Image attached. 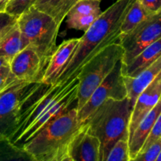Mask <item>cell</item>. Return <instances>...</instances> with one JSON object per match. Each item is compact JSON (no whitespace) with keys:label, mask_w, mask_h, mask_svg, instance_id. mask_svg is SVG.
I'll use <instances>...</instances> for the list:
<instances>
[{"label":"cell","mask_w":161,"mask_h":161,"mask_svg":"<svg viewBox=\"0 0 161 161\" xmlns=\"http://www.w3.org/2000/svg\"><path fill=\"white\" fill-rule=\"evenodd\" d=\"M78 86L77 77L63 85L39 83L24 103L16 130L9 140L22 147L53 119L77 107Z\"/></svg>","instance_id":"cell-1"},{"label":"cell","mask_w":161,"mask_h":161,"mask_svg":"<svg viewBox=\"0 0 161 161\" xmlns=\"http://www.w3.org/2000/svg\"><path fill=\"white\" fill-rule=\"evenodd\" d=\"M133 0H118L102 13L80 38L69 62L53 85H63L78 75L86 63L102 50L119 40L120 27Z\"/></svg>","instance_id":"cell-2"},{"label":"cell","mask_w":161,"mask_h":161,"mask_svg":"<svg viewBox=\"0 0 161 161\" xmlns=\"http://www.w3.org/2000/svg\"><path fill=\"white\" fill-rule=\"evenodd\" d=\"M132 111L133 107L127 97L123 100L108 99L83 123L87 131L100 142V161H106L119 140L128 141Z\"/></svg>","instance_id":"cell-3"},{"label":"cell","mask_w":161,"mask_h":161,"mask_svg":"<svg viewBox=\"0 0 161 161\" xmlns=\"http://www.w3.org/2000/svg\"><path fill=\"white\" fill-rule=\"evenodd\" d=\"M77 107L53 119L22 147L36 161H58L68 155L69 146L80 131Z\"/></svg>","instance_id":"cell-4"},{"label":"cell","mask_w":161,"mask_h":161,"mask_svg":"<svg viewBox=\"0 0 161 161\" xmlns=\"http://www.w3.org/2000/svg\"><path fill=\"white\" fill-rule=\"evenodd\" d=\"M24 48L29 47L40 58L47 69L57 49L59 25L47 14L31 6L17 18Z\"/></svg>","instance_id":"cell-5"},{"label":"cell","mask_w":161,"mask_h":161,"mask_svg":"<svg viewBox=\"0 0 161 161\" xmlns=\"http://www.w3.org/2000/svg\"><path fill=\"white\" fill-rule=\"evenodd\" d=\"M124 49L118 42L109 45L83 66L77 75L79 80L77 92V111L84 105L96 88L103 82L121 61Z\"/></svg>","instance_id":"cell-6"},{"label":"cell","mask_w":161,"mask_h":161,"mask_svg":"<svg viewBox=\"0 0 161 161\" xmlns=\"http://www.w3.org/2000/svg\"><path fill=\"white\" fill-rule=\"evenodd\" d=\"M39 83L17 82L0 91V137L11 138L24 103Z\"/></svg>","instance_id":"cell-7"},{"label":"cell","mask_w":161,"mask_h":161,"mask_svg":"<svg viewBox=\"0 0 161 161\" xmlns=\"http://www.w3.org/2000/svg\"><path fill=\"white\" fill-rule=\"evenodd\" d=\"M161 38V10L152 14L131 31L120 35L119 43L124 49L122 67L130 64L143 50Z\"/></svg>","instance_id":"cell-8"},{"label":"cell","mask_w":161,"mask_h":161,"mask_svg":"<svg viewBox=\"0 0 161 161\" xmlns=\"http://www.w3.org/2000/svg\"><path fill=\"white\" fill-rule=\"evenodd\" d=\"M121 67L122 63L119 61L109 75L96 88L84 105L77 111L78 119L82 125L106 100H123L127 97V88L124 83Z\"/></svg>","instance_id":"cell-9"},{"label":"cell","mask_w":161,"mask_h":161,"mask_svg":"<svg viewBox=\"0 0 161 161\" xmlns=\"http://www.w3.org/2000/svg\"><path fill=\"white\" fill-rule=\"evenodd\" d=\"M9 66L17 80L27 83L42 82L46 70L39 55L29 47L23 49L15 55Z\"/></svg>","instance_id":"cell-10"},{"label":"cell","mask_w":161,"mask_h":161,"mask_svg":"<svg viewBox=\"0 0 161 161\" xmlns=\"http://www.w3.org/2000/svg\"><path fill=\"white\" fill-rule=\"evenodd\" d=\"M160 97L161 72L137 98L129 124V139L143 118L158 103Z\"/></svg>","instance_id":"cell-11"},{"label":"cell","mask_w":161,"mask_h":161,"mask_svg":"<svg viewBox=\"0 0 161 161\" xmlns=\"http://www.w3.org/2000/svg\"><path fill=\"white\" fill-rule=\"evenodd\" d=\"M68 155L72 161H100V142L84 124L71 142Z\"/></svg>","instance_id":"cell-12"},{"label":"cell","mask_w":161,"mask_h":161,"mask_svg":"<svg viewBox=\"0 0 161 161\" xmlns=\"http://www.w3.org/2000/svg\"><path fill=\"white\" fill-rule=\"evenodd\" d=\"M79 42L80 38L71 39L64 41L57 47L44 72L42 83L46 84H54L57 79L59 77L72 58Z\"/></svg>","instance_id":"cell-13"},{"label":"cell","mask_w":161,"mask_h":161,"mask_svg":"<svg viewBox=\"0 0 161 161\" xmlns=\"http://www.w3.org/2000/svg\"><path fill=\"white\" fill-rule=\"evenodd\" d=\"M161 72V57L135 77L124 76L127 98L134 108L137 98Z\"/></svg>","instance_id":"cell-14"},{"label":"cell","mask_w":161,"mask_h":161,"mask_svg":"<svg viewBox=\"0 0 161 161\" xmlns=\"http://www.w3.org/2000/svg\"><path fill=\"white\" fill-rule=\"evenodd\" d=\"M161 113V97L158 103L143 118L140 122L131 138L128 140L129 156L130 159H133L138 155L144 145L148 135L153 127L156 121Z\"/></svg>","instance_id":"cell-15"},{"label":"cell","mask_w":161,"mask_h":161,"mask_svg":"<svg viewBox=\"0 0 161 161\" xmlns=\"http://www.w3.org/2000/svg\"><path fill=\"white\" fill-rule=\"evenodd\" d=\"M161 57V38L143 50L130 64L121 67L124 76L135 77Z\"/></svg>","instance_id":"cell-16"},{"label":"cell","mask_w":161,"mask_h":161,"mask_svg":"<svg viewBox=\"0 0 161 161\" xmlns=\"http://www.w3.org/2000/svg\"><path fill=\"white\" fill-rule=\"evenodd\" d=\"M79 0H36L32 6L47 14L61 25L72 6Z\"/></svg>","instance_id":"cell-17"},{"label":"cell","mask_w":161,"mask_h":161,"mask_svg":"<svg viewBox=\"0 0 161 161\" xmlns=\"http://www.w3.org/2000/svg\"><path fill=\"white\" fill-rule=\"evenodd\" d=\"M24 48L20 28L17 21L12 28L0 37V58H6L11 61L15 55Z\"/></svg>","instance_id":"cell-18"},{"label":"cell","mask_w":161,"mask_h":161,"mask_svg":"<svg viewBox=\"0 0 161 161\" xmlns=\"http://www.w3.org/2000/svg\"><path fill=\"white\" fill-rule=\"evenodd\" d=\"M152 15L138 0H133L120 27V35L127 34L147 17Z\"/></svg>","instance_id":"cell-19"},{"label":"cell","mask_w":161,"mask_h":161,"mask_svg":"<svg viewBox=\"0 0 161 161\" xmlns=\"http://www.w3.org/2000/svg\"><path fill=\"white\" fill-rule=\"evenodd\" d=\"M0 161H36L23 147L13 143L9 138L0 137Z\"/></svg>","instance_id":"cell-20"},{"label":"cell","mask_w":161,"mask_h":161,"mask_svg":"<svg viewBox=\"0 0 161 161\" xmlns=\"http://www.w3.org/2000/svg\"><path fill=\"white\" fill-rule=\"evenodd\" d=\"M100 0H79L69 10L66 17L86 16L91 14L101 15L102 11L100 7Z\"/></svg>","instance_id":"cell-21"},{"label":"cell","mask_w":161,"mask_h":161,"mask_svg":"<svg viewBox=\"0 0 161 161\" xmlns=\"http://www.w3.org/2000/svg\"><path fill=\"white\" fill-rule=\"evenodd\" d=\"M100 15L91 14L86 16H73V17H66V24L69 28H73L75 30H81L86 31L96 19Z\"/></svg>","instance_id":"cell-22"},{"label":"cell","mask_w":161,"mask_h":161,"mask_svg":"<svg viewBox=\"0 0 161 161\" xmlns=\"http://www.w3.org/2000/svg\"><path fill=\"white\" fill-rule=\"evenodd\" d=\"M106 161H130L128 141L119 140L110 151Z\"/></svg>","instance_id":"cell-23"},{"label":"cell","mask_w":161,"mask_h":161,"mask_svg":"<svg viewBox=\"0 0 161 161\" xmlns=\"http://www.w3.org/2000/svg\"><path fill=\"white\" fill-rule=\"evenodd\" d=\"M36 0H9L5 9L8 14L18 18L24 12L33 6Z\"/></svg>","instance_id":"cell-24"},{"label":"cell","mask_w":161,"mask_h":161,"mask_svg":"<svg viewBox=\"0 0 161 161\" xmlns=\"http://www.w3.org/2000/svg\"><path fill=\"white\" fill-rule=\"evenodd\" d=\"M161 150V138L156 141L150 147L144 152L138 153V155L130 161H156L159 153Z\"/></svg>","instance_id":"cell-25"},{"label":"cell","mask_w":161,"mask_h":161,"mask_svg":"<svg viewBox=\"0 0 161 161\" xmlns=\"http://www.w3.org/2000/svg\"><path fill=\"white\" fill-rule=\"evenodd\" d=\"M161 138V113L159 116L158 119L156 121L155 124H154L153 127L151 130L150 133L148 135L147 138H146V142H145L144 145L142 147L141 150L139 153L144 152L149 147H150L156 141Z\"/></svg>","instance_id":"cell-26"},{"label":"cell","mask_w":161,"mask_h":161,"mask_svg":"<svg viewBox=\"0 0 161 161\" xmlns=\"http://www.w3.org/2000/svg\"><path fill=\"white\" fill-rule=\"evenodd\" d=\"M22 82L17 80L12 73L10 66L6 65L0 69V91L13 83Z\"/></svg>","instance_id":"cell-27"},{"label":"cell","mask_w":161,"mask_h":161,"mask_svg":"<svg viewBox=\"0 0 161 161\" xmlns=\"http://www.w3.org/2000/svg\"><path fill=\"white\" fill-rule=\"evenodd\" d=\"M17 21V17L9 15L6 12L0 13V37L12 28Z\"/></svg>","instance_id":"cell-28"},{"label":"cell","mask_w":161,"mask_h":161,"mask_svg":"<svg viewBox=\"0 0 161 161\" xmlns=\"http://www.w3.org/2000/svg\"><path fill=\"white\" fill-rule=\"evenodd\" d=\"M138 1L150 14H156L161 10V0H138Z\"/></svg>","instance_id":"cell-29"},{"label":"cell","mask_w":161,"mask_h":161,"mask_svg":"<svg viewBox=\"0 0 161 161\" xmlns=\"http://www.w3.org/2000/svg\"><path fill=\"white\" fill-rule=\"evenodd\" d=\"M9 0H0V13L5 12V9Z\"/></svg>","instance_id":"cell-30"},{"label":"cell","mask_w":161,"mask_h":161,"mask_svg":"<svg viewBox=\"0 0 161 161\" xmlns=\"http://www.w3.org/2000/svg\"><path fill=\"white\" fill-rule=\"evenodd\" d=\"M10 61L6 58H0V69L3 66H6V65H9Z\"/></svg>","instance_id":"cell-31"},{"label":"cell","mask_w":161,"mask_h":161,"mask_svg":"<svg viewBox=\"0 0 161 161\" xmlns=\"http://www.w3.org/2000/svg\"><path fill=\"white\" fill-rule=\"evenodd\" d=\"M58 161H72V159H71V157H69V155H67V156H66V157H64V158L61 159V160H58Z\"/></svg>","instance_id":"cell-32"},{"label":"cell","mask_w":161,"mask_h":161,"mask_svg":"<svg viewBox=\"0 0 161 161\" xmlns=\"http://www.w3.org/2000/svg\"><path fill=\"white\" fill-rule=\"evenodd\" d=\"M156 161H161V150L159 153L158 156H157V159H156Z\"/></svg>","instance_id":"cell-33"},{"label":"cell","mask_w":161,"mask_h":161,"mask_svg":"<svg viewBox=\"0 0 161 161\" xmlns=\"http://www.w3.org/2000/svg\"><path fill=\"white\" fill-rule=\"evenodd\" d=\"M100 1H101V0H100Z\"/></svg>","instance_id":"cell-34"}]
</instances>
